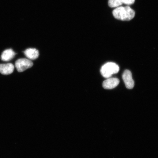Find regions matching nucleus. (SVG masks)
<instances>
[{
	"mask_svg": "<svg viewBox=\"0 0 158 158\" xmlns=\"http://www.w3.org/2000/svg\"><path fill=\"white\" fill-rule=\"evenodd\" d=\"M112 13L116 19L123 21L131 20L135 15V11L129 6L116 7Z\"/></svg>",
	"mask_w": 158,
	"mask_h": 158,
	"instance_id": "nucleus-1",
	"label": "nucleus"
},
{
	"mask_svg": "<svg viewBox=\"0 0 158 158\" xmlns=\"http://www.w3.org/2000/svg\"><path fill=\"white\" fill-rule=\"evenodd\" d=\"M119 70V67L115 63L108 62L104 64L101 69L100 72L104 78H110L112 75L117 73Z\"/></svg>",
	"mask_w": 158,
	"mask_h": 158,
	"instance_id": "nucleus-2",
	"label": "nucleus"
},
{
	"mask_svg": "<svg viewBox=\"0 0 158 158\" xmlns=\"http://www.w3.org/2000/svg\"><path fill=\"white\" fill-rule=\"evenodd\" d=\"M33 66V62L30 59H19L15 63V68L19 72H22Z\"/></svg>",
	"mask_w": 158,
	"mask_h": 158,
	"instance_id": "nucleus-3",
	"label": "nucleus"
},
{
	"mask_svg": "<svg viewBox=\"0 0 158 158\" xmlns=\"http://www.w3.org/2000/svg\"><path fill=\"white\" fill-rule=\"evenodd\" d=\"M122 78L126 88L128 89H132L134 88V82L132 77L131 73L130 71H124L122 75Z\"/></svg>",
	"mask_w": 158,
	"mask_h": 158,
	"instance_id": "nucleus-4",
	"label": "nucleus"
},
{
	"mask_svg": "<svg viewBox=\"0 0 158 158\" xmlns=\"http://www.w3.org/2000/svg\"><path fill=\"white\" fill-rule=\"evenodd\" d=\"M119 82L118 78L110 77L104 81L102 86L106 89H111L116 87L119 84Z\"/></svg>",
	"mask_w": 158,
	"mask_h": 158,
	"instance_id": "nucleus-5",
	"label": "nucleus"
},
{
	"mask_svg": "<svg viewBox=\"0 0 158 158\" xmlns=\"http://www.w3.org/2000/svg\"><path fill=\"white\" fill-rule=\"evenodd\" d=\"M15 66L11 63L0 64V73L3 75H9L12 73Z\"/></svg>",
	"mask_w": 158,
	"mask_h": 158,
	"instance_id": "nucleus-6",
	"label": "nucleus"
},
{
	"mask_svg": "<svg viewBox=\"0 0 158 158\" xmlns=\"http://www.w3.org/2000/svg\"><path fill=\"white\" fill-rule=\"evenodd\" d=\"M16 54L12 49H6L2 53L1 59L2 60L8 62L14 58Z\"/></svg>",
	"mask_w": 158,
	"mask_h": 158,
	"instance_id": "nucleus-7",
	"label": "nucleus"
},
{
	"mask_svg": "<svg viewBox=\"0 0 158 158\" xmlns=\"http://www.w3.org/2000/svg\"><path fill=\"white\" fill-rule=\"evenodd\" d=\"M24 54L30 60H35L37 59L39 55L38 50L35 48H31L27 49L24 51Z\"/></svg>",
	"mask_w": 158,
	"mask_h": 158,
	"instance_id": "nucleus-8",
	"label": "nucleus"
},
{
	"mask_svg": "<svg viewBox=\"0 0 158 158\" xmlns=\"http://www.w3.org/2000/svg\"><path fill=\"white\" fill-rule=\"evenodd\" d=\"M122 0H109L108 5L110 7H118L123 4Z\"/></svg>",
	"mask_w": 158,
	"mask_h": 158,
	"instance_id": "nucleus-9",
	"label": "nucleus"
},
{
	"mask_svg": "<svg viewBox=\"0 0 158 158\" xmlns=\"http://www.w3.org/2000/svg\"><path fill=\"white\" fill-rule=\"evenodd\" d=\"M135 0H122L123 3L127 5L133 4L135 2Z\"/></svg>",
	"mask_w": 158,
	"mask_h": 158,
	"instance_id": "nucleus-10",
	"label": "nucleus"
}]
</instances>
